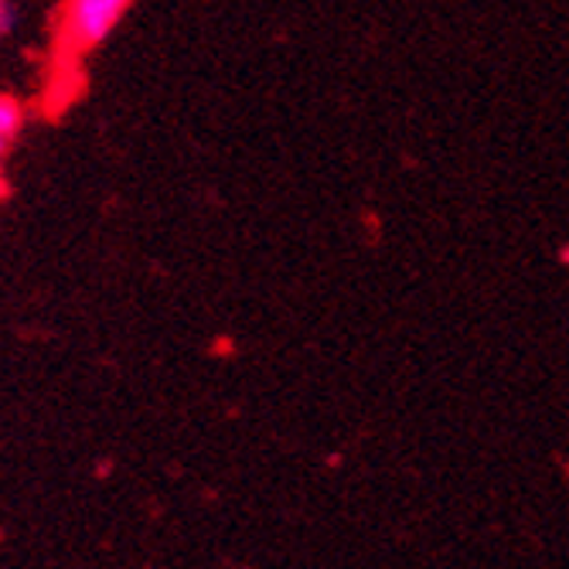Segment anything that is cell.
<instances>
[{
	"mask_svg": "<svg viewBox=\"0 0 569 569\" xmlns=\"http://www.w3.org/2000/svg\"><path fill=\"white\" fill-rule=\"evenodd\" d=\"M11 24H14V11H11L8 0H0V38L11 31Z\"/></svg>",
	"mask_w": 569,
	"mask_h": 569,
	"instance_id": "3957f363",
	"label": "cell"
},
{
	"mask_svg": "<svg viewBox=\"0 0 569 569\" xmlns=\"http://www.w3.org/2000/svg\"><path fill=\"white\" fill-rule=\"evenodd\" d=\"M133 0H66L62 11V44L72 56L96 48L107 41L123 14L130 11Z\"/></svg>",
	"mask_w": 569,
	"mask_h": 569,
	"instance_id": "6da1fadb",
	"label": "cell"
},
{
	"mask_svg": "<svg viewBox=\"0 0 569 569\" xmlns=\"http://www.w3.org/2000/svg\"><path fill=\"white\" fill-rule=\"evenodd\" d=\"M24 123V107L11 96H0V137L11 140Z\"/></svg>",
	"mask_w": 569,
	"mask_h": 569,
	"instance_id": "7a4b0ae2",
	"label": "cell"
},
{
	"mask_svg": "<svg viewBox=\"0 0 569 569\" xmlns=\"http://www.w3.org/2000/svg\"><path fill=\"white\" fill-rule=\"evenodd\" d=\"M8 143H11V140L0 137V164H4V158H8Z\"/></svg>",
	"mask_w": 569,
	"mask_h": 569,
	"instance_id": "277c9868",
	"label": "cell"
}]
</instances>
